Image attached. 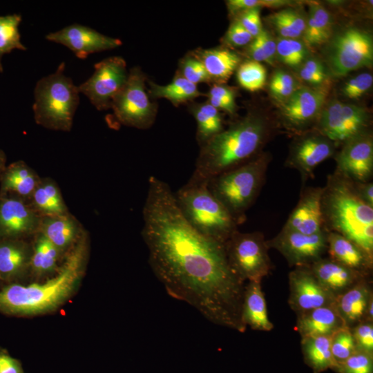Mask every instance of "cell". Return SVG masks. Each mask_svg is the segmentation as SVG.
Returning a JSON list of instances; mask_svg holds the SVG:
<instances>
[{
  "label": "cell",
  "instance_id": "1",
  "mask_svg": "<svg viewBox=\"0 0 373 373\" xmlns=\"http://www.w3.org/2000/svg\"><path fill=\"white\" fill-rule=\"evenodd\" d=\"M89 251L84 231L56 274L43 283L16 282L0 287V312L12 316H30L52 312L74 294L84 276Z\"/></svg>",
  "mask_w": 373,
  "mask_h": 373
},
{
  "label": "cell",
  "instance_id": "2",
  "mask_svg": "<svg viewBox=\"0 0 373 373\" xmlns=\"http://www.w3.org/2000/svg\"><path fill=\"white\" fill-rule=\"evenodd\" d=\"M269 133L267 122L250 113L200 146L189 180L209 182L212 178L255 157Z\"/></svg>",
  "mask_w": 373,
  "mask_h": 373
},
{
  "label": "cell",
  "instance_id": "3",
  "mask_svg": "<svg viewBox=\"0 0 373 373\" xmlns=\"http://www.w3.org/2000/svg\"><path fill=\"white\" fill-rule=\"evenodd\" d=\"M321 208L326 231L347 238L373 259V207L360 198L354 181L336 171L329 175Z\"/></svg>",
  "mask_w": 373,
  "mask_h": 373
},
{
  "label": "cell",
  "instance_id": "4",
  "mask_svg": "<svg viewBox=\"0 0 373 373\" xmlns=\"http://www.w3.org/2000/svg\"><path fill=\"white\" fill-rule=\"evenodd\" d=\"M185 220L203 236L224 245L238 223L212 194L207 182L189 181L174 193Z\"/></svg>",
  "mask_w": 373,
  "mask_h": 373
},
{
  "label": "cell",
  "instance_id": "5",
  "mask_svg": "<svg viewBox=\"0 0 373 373\" xmlns=\"http://www.w3.org/2000/svg\"><path fill=\"white\" fill-rule=\"evenodd\" d=\"M270 160L267 154L260 153L249 162L208 182L210 191L238 225L246 220L247 211L260 193Z\"/></svg>",
  "mask_w": 373,
  "mask_h": 373
},
{
  "label": "cell",
  "instance_id": "6",
  "mask_svg": "<svg viewBox=\"0 0 373 373\" xmlns=\"http://www.w3.org/2000/svg\"><path fill=\"white\" fill-rule=\"evenodd\" d=\"M65 63L39 79L34 90L32 106L35 122L46 128L70 131L79 103V92L65 73Z\"/></svg>",
  "mask_w": 373,
  "mask_h": 373
},
{
  "label": "cell",
  "instance_id": "7",
  "mask_svg": "<svg viewBox=\"0 0 373 373\" xmlns=\"http://www.w3.org/2000/svg\"><path fill=\"white\" fill-rule=\"evenodd\" d=\"M224 249L230 268L243 283L261 282L270 273L269 248L262 233L237 230L226 241Z\"/></svg>",
  "mask_w": 373,
  "mask_h": 373
},
{
  "label": "cell",
  "instance_id": "8",
  "mask_svg": "<svg viewBox=\"0 0 373 373\" xmlns=\"http://www.w3.org/2000/svg\"><path fill=\"white\" fill-rule=\"evenodd\" d=\"M329 41L325 58L333 76H345L372 64V36L365 30L348 27L339 31Z\"/></svg>",
  "mask_w": 373,
  "mask_h": 373
},
{
  "label": "cell",
  "instance_id": "9",
  "mask_svg": "<svg viewBox=\"0 0 373 373\" xmlns=\"http://www.w3.org/2000/svg\"><path fill=\"white\" fill-rule=\"evenodd\" d=\"M145 81L146 77L139 68H132L125 85L113 97L111 108L119 124L139 129L153 125L157 108L146 93Z\"/></svg>",
  "mask_w": 373,
  "mask_h": 373
},
{
  "label": "cell",
  "instance_id": "10",
  "mask_svg": "<svg viewBox=\"0 0 373 373\" xmlns=\"http://www.w3.org/2000/svg\"><path fill=\"white\" fill-rule=\"evenodd\" d=\"M369 116L364 108L333 100L322 109L317 130L336 146L367 132Z\"/></svg>",
  "mask_w": 373,
  "mask_h": 373
},
{
  "label": "cell",
  "instance_id": "11",
  "mask_svg": "<svg viewBox=\"0 0 373 373\" xmlns=\"http://www.w3.org/2000/svg\"><path fill=\"white\" fill-rule=\"evenodd\" d=\"M94 68L91 77L77 86L79 92L97 110L111 108L113 97L127 81L126 63L122 57L114 56L95 64Z\"/></svg>",
  "mask_w": 373,
  "mask_h": 373
},
{
  "label": "cell",
  "instance_id": "12",
  "mask_svg": "<svg viewBox=\"0 0 373 373\" xmlns=\"http://www.w3.org/2000/svg\"><path fill=\"white\" fill-rule=\"evenodd\" d=\"M327 235L326 231L307 235L283 228L266 243L268 248L278 250L290 265L309 267L327 251Z\"/></svg>",
  "mask_w": 373,
  "mask_h": 373
},
{
  "label": "cell",
  "instance_id": "13",
  "mask_svg": "<svg viewBox=\"0 0 373 373\" xmlns=\"http://www.w3.org/2000/svg\"><path fill=\"white\" fill-rule=\"evenodd\" d=\"M41 218L27 201L14 195H0V240H25L35 236Z\"/></svg>",
  "mask_w": 373,
  "mask_h": 373
},
{
  "label": "cell",
  "instance_id": "14",
  "mask_svg": "<svg viewBox=\"0 0 373 373\" xmlns=\"http://www.w3.org/2000/svg\"><path fill=\"white\" fill-rule=\"evenodd\" d=\"M291 309L301 314L335 303L336 296L323 286L309 267H297L289 274Z\"/></svg>",
  "mask_w": 373,
  "mask_h": 373
},
{
  "label": "cell",
  "instance_id": "15",
  "mask_svg": "<svg viewBox=\"0 0 373 373\" xmlns=\"http://www.w3.org/2000/svg\"><path fill=\"white\" fill-rule=\"evenodd\" d=\"M336 171L354 182L370 181L373 174V140L365 132L343 144L335 157Z\"/></svg>",
  "mask_w": 373,
  "mask_h": 373
},
{
  "label": "cell",
  "instance_id": "16",
  "mask_svg": "<svg viewBox=\"0 0 373 373\" xmlns=\"http://www.w3.org/2000/svg\"><path fill=\"white\" fill-rule=\"evenodd\" d=\"M50 41L69 48L79 59H86L90 54L115 48L121 40L102 35L81 24L69 25L46 36Z\"/></svg>",
  "mask_w": 373,
  "mask_h": 373
},
{
  "label": "cell",
  "instance_id": "17",
  "mask_svg": "<svg viewBox=\"0 0 373 373\" xmlns=\"http://www.w3.org/2000/svg\"><path fill=\"white\" fill-rule=\"evenodd\" d=\"M336 145L320 133H309L298 139L291 148L287 165L296 169L303 181L313 177L315 169L334 155Z\"/></svg>",
  "mask_w": 373,
  "mask_h": 373
},
{
  "label": "cell",
  "instance_id": "18",
  "mask_svg": "<svg viewBox=\"0 0 373 373\" xmlns=\"http://www.w3.org/2000/svg\"><path fill=\"white\" fill-rule=\"evenodd\" d=\"M326 98L325 90L321 88L301 87L283 102L282 117L287 126L300 131L310 126L323 109Z\"/></svg>",
  "mask_w": 373,
  "mask_h": 373
},
{
  "label": "cell",
  "instance_id": "19",
  "mask_svg": "<svg viewBox=\"0 0 373 373\" xmlns=\"http://www.w3.org/2000/svg\"><path fill=\"white\" fill-rule=\"evenodd\" d=\"M322 193L323 187H309L303 191L283 228L307 235L325 231L321 208Z\"/></svg>",
  "mask_w": 373,
  "mask_h": 373
},
{
  "label": "cell",
  "instance_id": "20",
  "mask_svg": "<svg viewBox=\"0 0 373 373\" xmlns=\"http://www.w3.org/2000/svg\"><path fill=\"white\" fill-rule=\"evenodd\" d=\"M309 267L319 283L336 297L366 277L330 258H322Z\"/></svg>",
  "mask_w": 373,
  "mask_h": 373
},
{
  "label": "cell",
  "instance_id": "21",
  "mask_svg": "<svg viewBox=\"0 0 373 373\" xmlns=\"http://www.w3.org/2000/svg\"><path fill=\"white\" fill-rule=\"evenodd\" d=\"M84 231L70 213L41 216L39 231L62 254L69 252Z\"/></svg>",
  "mask_w": 373,
  "mask_h": 373
},
{
  "label": "cell",
  "instance_id": "22",
  "mask_svg": "<svg viewBox=\"0 0 373 373\" xmlns=\"http://www.w3.org/2000/svg\"><path fill=\"white\" fill-rule=\"evenodd\" d=\"M32 251L25 240H0V281L14 283L30 270Z\"/></svg>",
  "mask_w": 373,
  "mask_h": 373
},
{
  "label": "cell",
  "instance_id": "23",
  "mask_svg": "<svg viewBox=\"0 0 373 373\" xmlns=\"http://www.w3.org/2000/svg\"><path fill=\"white\" fill-rule=\"evenodd\" d=\"M372 297V292L365 278L336 297L334 305L345 327L351 329L364 322Z\"/></svg>",
  "mask_w": 373,
  "mask_h": 373
},
{
  "label": "cell",
  "instance_id": "24",
  "mask_svg": "<svg viewBox=\"0 0 373 373\" xmlns=\"http://www.w3.org/2000/svg\"><path fill=\"white\" fill-rule=\"evenodd\" d=\"M344 327L345 326L334 304L298 314L296 329L302 339L319 336H332Z\"/></svg>",
  "mask_w": 373,
  "mask_h": 373
},
{
  "label": "cell",
  "instance_id": "25",
  "mask_svg": "<svg viewBox=\"0 0 373 373\" xmlns=\"http://www.w3.org/2000/svg\"><path fill=\"white\" fill-rule=\"evenodd\" d=\"M327 252L331 259L365 276L370 274L372 268L373 259L358 245L333 231H327Z\"/></svg>",
  "mask_w": 373,
  "mask_h": 373
},
{
  "label": "cell",
  "instance_id": "26",
  "mask_svg": "<svg viewBox=\"0 0 373 373\" xmlns=\"http://www.w3.org/2000/svg\"><path fill=\"white\" fill-rule=\"evenodd\" d=\"M40 180L37 173L26 162H12L1 176L0 195H14L28 202Z\"/></svg>",
  "mask_w": 373,
  "mask_h": 373
},
{
  "label": "cell",
  "instance_id": "27",
  "mask_svg": "<svg viewBox=\"0 0 373 373\" xmlns=\"http://www.w3.org/2000/svg\"><path fill=\"white\" fill-rule=\"evenodd\" d=\"M243 324L259 331H270L274 325L267 315L266 301L260 282L249 281L245 285L241 310Z\"/></svg>",
  "mask_w": 373,
  "mask_h": 373
},
{
  "label": "cell",
  "instance_id": "28",
  "mask_svg": "<svg viewBox=\"0 0 373 373\" xmlns=\"http://www.w3.org/2000/svg\"><path fill=\"white\" fill-rule=\"evenodd\" d=\"M193 56L204 65L211 80L227 81L241 63L236 52L225 48L197 50Z\"/></svg>",
  "mask_w": 373,
  "mask_h": 373
},
{
  "label": "cell",
  "instance_id": "29",
  "mask_svg": "<svg viewBox=\"0 0 373 373\" xmlns=\"http://www.w3.org/2000/svg\"><path fill=\"white\" fill-rule=\"evenodd\" d=\"M28 202L41 216L69 213L59 186L49 178H41Z\"/></svg>",
  "mask_w": 373,
  "mask_h": 373
},
{
  "label": "cell",
  "instance_id": "30",
  "mask_svg": "<svg viewBox=\"0 0 373 373\" xmlns=\"http://www.w3.org/2000/svg\"><path fill=\"white\" fill-rule=\"evenodd\" d=\"M34 236L30 269L37 276L57 272L63 254L40 232Z\"/></svg>",
  "mask_w": 373,
  "mask_h": 373
},
{
  "label": "cell",
  "instance_id": "31",
  "mask_svg": "<svg viewBox=\"0 0 373 373\" xmlns=\"http://www.w3.org/2000/svg\"><path fill=\"white\" fill-rule=\"evenodd\" d=\"M332 19L329 12L318 3L311 4L303 33L304 41L309 46L321 45L331 39Z\"/></svg>",
  "mask_w": 373,
  "mask_h": 373
},
{
  "label": "cell",
  "instance_id": "32",
  "mask_svg": "<svg viewBox=\"0 0 373 373\" xmlns=\"http://www.w3.org/2000/svg\"><path fill=\"white\" fill-rule=\"evenodd\" d=\"M332 336H319L302 339L305 358L316 373L337 368L331 351Z\"/></svg>",
  "mask_w": 373,
  "mask_h": 373
},
{
  "label": "cell",
  "instance_id": "33",
  "mask_svg": "<svg viewBox=\"0 0 373 373\" xmlns=\"http://www.w3.org/2000/svg\"><path fill=\"white\" fill-rule=\"evenodd\" d=\"M149 93L153 97L165 98L175 106L204 95L196 84L181 75L177 76L170 84L164 86L151 82Z\"/></svg>",
  "mask_w": 373,
  "mask_h": 373
},
{
  "label": "cell",
  "instance_id": "34",
  "mask_svg": "<svg viewBox=\"0 0 373 373\" xmlns=\"http://www.w3.org/2000/svg\"><path fill=\"white\" fill-rule=\"evenodd\" d=\"M192 113L197 123L196 137L200 146L224 130L219 111L209 103L196 105Z\"/></svg>",
  "mask_w": 373,
  "mask_h": 373
},
{
  "label": "cell",
  "instance_id": "35",
  "mask_svg": "<svg viewBox=\"0 0 373 373\" xmlns=\"http://www.w3.org/2000/svg\"><path fill=\"white\" fill-rule=\"evenodd\" d=\"M269 21L280 37L298 39L303 35L307 19L298 10L287 8L273 14Z\"/></svg>",
  "mask_w": 373,
  "mask_h": 373
},
{
  "label": "cell",
  "instance_id": "36",
  "mask_svg": "<svg viewBox=\"0 0 373 373\" xmlns=\"http://www.w3.org/2000/svg\"><path fill=\"white\" fill-rule=\"evenodd\" d=\"M21 21V16L19 14L0 16V73L3 72L1 59L5 54L15 49L26 50L19 31Z\"/></svg>",
  "mask_w": 373,
  "mask_h": 373
},
{
  "label": "cell",
  "instance_id": "37",
  "mask_svg": "<svg viewBox=\"0 0 373 373\" xmlns=\"http://www.w3.org/2000/svg\"><path fill=\"white\" fill-rule=\"evenodd\" d=\"M237 79L245 89L254 92L263 88L267 78L265 68L260 62L249 60L239 65Z\"/></svg>",
  "mask_w": 373,
  "mask_h": 373
},
{
  "label": "cell",
  "instance_id": "38",
  "mask_svg": "<svg viewBox=\"0 0 373 373\" xmlns=\"http://www.w3.org/2000/svg\"><path fill=\"white\" fill-rule=\"evenodd\" d=\"M307 55L306 46L298 39L280 37L276 41V56L287 66H298L305 61Z\"/></svg>",
  "mask_w": 373,
  "mask_h": 373
},
{
  "label": "cell",
  "instance_id": "39",
  "mask_svg": "<svg viewBox=\"0 0 373 373\" xmlns=\"http://www.w3.org/2000/svg\"><path fill=\"white\" fill-rule=\"evenodd\" d=\"M247 53L253 61L273 64L276 56V41L269 32L262 29L249 44Z\"/></svg>",
  "mask_w": 373,
  "mask_h": 373
},
{
  "label": "cell",
  "instance_id": "40",
  "mask_svg": "<svg viewBox=\"0 0 373 373\" xmlns=\"http://www.w3.org/2000/svg\"><path fill=\"white\" fill-rule=\"evenodd\" d=\"M356 343L350 328L344 327L332 336L331 351L337 367L356 350Z\"/></svg>",
  "mask_w": 373,
  "mask_h": 373
},
{
  "label": "cell",
  "instance_id": "41",
  "mask_svg": "<svg viewBox=\"0 0 373 373\" xmlns=\"http://www.w3.org/2000/svg\"><path fill=\"white\" fill-rule=\"evenodd\" d=\"M236 93L231 88L222 84H214L208 93V103L216 109L233 115L236 110Z\"/></svg>",
  "mask_w": 373,
  "mask_h": 373
},
{
  "label": "cell",
  "instance_id": "42",
  "mask_svg": "<svg viewBox=\"0 0 373 373\" xmlns=\"http://www.w3.org/2000/svg\"><path fill=\"white\" fill-rule=\"evenodd\" d=\"M269 88L271 95L283 102L298 88L294 78L284 70H277L274 73Z\"/></svg>",
  "mask_w": 373,
  "mask_h": 373
},
{
  "label": "cell",
  "instance_id": "43",
  "mask_svg": "<svg viewBox=\"0 0 373 373\" xmlns=\"http://www.w3.org/2000/svg\"><path fill=\"white\" fill-rule=\"evenodd\" d=\"M336 370L340 373H372V354L356 350Z\"/></svg>",
  "mask_w": 373,
  "mask_h": 373
},
{
  "label": "cell",
  "instance_id": "44",
  "mask_svg": "<svg viewBox=\"0 0 373 373\" xmlns=\"http://www.w3.org/2000/svg\"><path fill=\"white\" fill-rule=\"evenodd\" d=\"M299 76L303 81L317 86L323 84L327 79L324 65L315 58L308 59L303 63Z\"/></svg>",
  "mask_w": 373,
  "mask_h": 373
},
{
  "label": "cell",
  "instance_id": "45",
  "mask_svg": "<svg viewBox=\"0 0 373 373\" xmlns=\"http://www.w3.org/2000/svg\"><path fill=\"white\" fill-rule=\"evenodd\" d=\"M181 76L196 85L211 81L202 63L194 56L188 57L182 60Z\"/></svg>",
  "mask_w": 373,
  "mask_h": 373
},
{
  "label": "cell",
  "instance_id": "46",
  "mask_svg": "<svg viewBox=\"0 0 373 373\" xmlns=\"http://www.w3.org/2000/svg\"><path fill=\"white\" fill-rule=\"evenodd\" d=\"M372 74L363 73L349 79L344 84L342 92L349 99H358L372 87Z\"/></svg>",
  "mask_w": 373,
  "mask_h": 373
},
{
  "label": "cell",
  "instance_id": "47",
  "mask_svg": "<svg viewBox=\"0 0 373 373\" xmlns=\"http://www.w3.org/2000/svg\"><path fill=\"white\" fill-rule=\"evenodd\" d=\"M356 349L372 354L373 325L370 322H361L350 329Z\"/></svg>",
  "mask_w": 373,
  "mask_h": 373
},
{
  "label": "cell",
  "instance_id": "48",
  "mask_svg": "<svg viewBox=\"0 0 373 373\" xmlns=\"http://www.w3.org/2000/svg\"><path fill=\"white\" fill-rule=\"evenodd\" d=\"M287 3V1L278 0H229L227 1L228 10L231 15L240 14L256 7H278Z\"/></svg>",
  "mask_w": 373,
  "mask_h": 373
},
{
  "label": "cell",
  "instance_id": "49",
  "mask_svg": "<svg viewBox=\"0 0 373 373\" xmlns=\"http://www.w3.org/2000/svg\"><path fill=\"white\" fill-rule=\"evenodd\" d=\"M254 39L251 35L242 26L236 19L229 26L224 36L227 44L233 47L248 45Z\"/></svg>",
  "mask_w": 373,
  "mask_h": 373
},
{
  "label": "cell",
  "instance_id": "50",
  "mask_svg": "<svg viewBox=\"0 0 373 373\" xmlns=\"http://www.w3.org/2000/svg\"><path fill=\"white\" fill-rule=\"evenodd\" d=\"M260 8L256 7L247 10L240 13L237 19L254 38L263 29L260 19Z\"/></svg>",
  "mask_w": 373,
  "mask_h": 373
},
{
  "label": "cell",
  "instance_id": "51",
  "mask_svg": "<svg viewBox=\"0 0 373 373\" xmlns=\"http://www.w3.org/2000/svg\"><path fill=\"white\" fill-rule=\"evenodd\" d=\"M0 373H25L20 361L0 348Z\"/></svg>",
  "mask_w": 373,
  "mask_h": 373
},
{
  "label": "cell",
  "instance_id": "52",
  "mask_svg": "<svg viewBox=\"0 0 373 373\" xmlns=\"http://www.w3.org/2000/svg\"><path fill=\"white\" fill-rule=\"evenodd\" d=\"M356 190L360 198L368 205L373 207V183L372 182H354Z\"/></svg>",
  "mask_w": 373,
  "mask_h": 373
},
{
  "label": "cell",
  "instance_id": "53",
  "mask_svg": "<svg viewBox=\"0 0 373 373\" xmlns=\"http://www.w3.org/2000/svg\"><path fill=\"white\" fill-rule=\"evenodd\" d=\"M6 155L1 150H0V178L3 171L5 170L6 167Z\"/></svg>",
  "mask_w": 373,
  "mask_h": 373
}]
</instances>
